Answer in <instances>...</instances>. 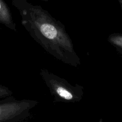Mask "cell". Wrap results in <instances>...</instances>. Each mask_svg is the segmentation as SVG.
<instances>
[{
	"instance_id": "obj_1",
	"label": "cell",
	"mask_w": 122,
	"mask_h": 122,
	"mask_svg": "<svg viewBox=\"0 0 122 122\" xmlns=\"http://www.w3.org/2000/svg\"><path fill=\"white\" fill-rule=\"evenodd\" d=\"M20 12L23 26L48 52L66 64H80L71 39L61 23L37 6L20 8Z\"/></svg>"
},
{
	"instance_id": "obj_4",
	"label": "cell",
	"mask_w": 122,
	"mask_h": 122,
	"mask_svg": "<svg viewBox=\"0 0 122 122\" xmlns=\"http://www.w3.org/2000/svg\"><path fill=\"white\" fill-rule=\"evenodd\" d=\"M0 22L11 29L16 30V26L13 23L10 11L2 0H0Z\"/></svg>"
},
{
	"instance_id": "obj_5",
	"label": "cell",
	"mask_w": 122,
	"mask_h": 122,
	"mask_svg": "<svg viewBox=\"0 0 122 122\" xmlns=\"http://www.w3.org/2000/svg\"><path fill=\"white\" fill-rule=\"evenodd\" d=\"M108 42L122 56V33H114L110 35Z\"/></svg>"
},
{
	"instance_id": "obj_6",
	"label": "cell",
	"mask_w": 122,
	"mask_h": 122,
	"mask_svg": "<svg viewBox=\"0 0 122 122\" xmlns=\"http://www.w3.org/2000/svg\"><path fill=\"white\" fill-rule=\"evenodd\" d=\"M12 94V92L7 88L0 86V98L4 97L10 96Z\"/></svg>"
},
{
	"instance_id": "obj_3",
	"label": "cell",
	"mask_w": 122,
	"mask_h": 122,
	"mask_svg": "<svg viewBox=\"0 0 122 122\" xmlns=\"http://www.w3.org/2000/svg\"><path fill=\"white\" fill-rule=\"evenodd\" d=\"M37 104V101L27 100L0 104V122L23 120Z\"/></svg>"
},
{
	"instance_id": "obj_2",
	"label": "cell",
	"mask_w": 122,
	"mask_h": 122,
	"mask_svg": "<svg viewBox=\"0 0 122 122\" xmlns=\"http://www.w3.org/2000/svg\"><path fill=\"white\" fill-rule=\"evenodd\" d=\"M41 75L57 101L77 102L81 99L83 91L80 86L75 88L65 79L60 78L47 70H41Z\"/></svg>"
}]
</instances>
